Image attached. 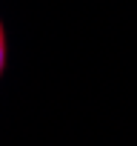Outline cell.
Returning <instances> with one entry per match:
<instances>
[{"label":"cell","mask_w":137,"mask_h":146,"mask_svg":"<svg viewBox=\"0 0 137 146\" xmlns=\"http://www.w3.org/2000/svg\"><path fill=\"white\" fill-rule=\"evenodd\" d=\"M6 69V32H3V23H0V75Z\"/></svg>","instance_id":"6da1fadb"}]
</instances>
